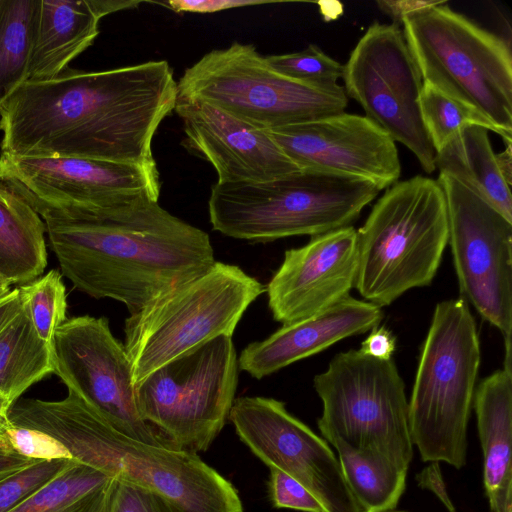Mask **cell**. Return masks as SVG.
<instances>
[{"label": "cell", "mask_w": 512, "mask_h": 512, "mask_svg": "<svg viewBox=\"0 0 512 512\" xmlns=\"http://www.w3.org/2000/svg\"><path fill=\"white\" fill-rule=\"evenodd\" d=\"M178 98L165 60L27 81L0 109L1 153L156 165L152 139Z\"/></svg>", "instance_id": "cell-1"}, {"label": "cell", "mask_w": 512, "mask_h": 512, "mask_svg": "<svg viewBox=\"0 0 512 512\" xmlns=\"http://www.w3.org/2000/svg\"><path fill=\"white\" fill-rule=\"evenodd\" d=\"M42 219L64 276L93 298L123 303L130 314L215 262L208 234L149 194Z\"/></svg>", "instance_id": "cell-2"}, {"label": "cell", "mask_w": 512, "mask_h": 512, "mask_svg": "<svg viewBox=\"0 0 512 512\" xmlns=\"http://www.w3.org/2000/svg\"><path fill=\"white\" fill-rule=\"evenodd\" d=\"M15 406L16 427L53 437L77 461L160 495L176 512H243L236 488L197 453L130 438L72 391Z\"/></svg>", "instance_id": "cell-3"}, {"label": "cell", "mask_w": 512, "mask_h": 512, "mask_svg": "<svg viewBox=\"0 0 512 512\" xmlns=\"http://www.w3.org/2000/svg\"><path fill=\"white\" fill-rule=\"evenodd\" d=\"M356 235L354 287L365 301L382 308L412 288L429 285L448 244L442 188L420 175L396 182Z\"/></svg>", "instance_id": "cell-4"}, {"label": "cell", "mask_w": 512, "mask_h": 512, "mask_svg": "<svg viewBox=\"0 0 512 512\" xmlns=\"http://www.w3.org/2000/svg\"><path fill=\"white\" fill-rule=\"evenodd\" d=\"M381 190L351 177L299 170L260 183L216 182L210 223L228 237L268 242L351 226Z\"/></svg>", "instance_id": "cell-5"}, {"label": "cell", "mask_w": 512, "mask_h": 512, "mask_svg": "<svg viewBox=\"0 0 512 512\" xmlns=\"http://www.w3.org/2000/svg\"><path fill=\"white\" fill-rule=\"evenodd\" d=\"M481 361L475 319L459 297L439 302L408 402L412 443L424 462L466 464L467 426Z\"/></svg>", "instance_id": "cell-6"}, {"label": "cell", "mask_w": 512, "mask_h": 512, "mask_svg": "<svg viewBox=\"0 0 512 512\" xmlns=\"http://www.w3.org/2000/svg\"><path fill=\"white\" fill-rule=\"evenodd\" d=\"M264 285L240 267L215 261L155 297L124 321V348L136 386L163 365L220 336L232 337Z\"/></svg>", "instance_id": "cell-7"}, {"label": "cell", "mask_w": 512, "mask_h": 512, "mask_svg": "<svg viewBox=\"0 0 512 512\" xmlns=\"http://www.w3.org/2000/svg\"><path fill=\"white\" fill-rule=\"evenodd\" d=\"M401 24L423 83L479 112L512 143V56L505 40L444 1Z\"/></svg>", "instance_id": "cell-8"}, {"label": "cell", "mask_w": 512, "mask_h": 512, "mask_svg": "<svg viewBox=\"0 0 512 512\" xmlns=\"http://www.w3.org/2000/svg\"><path fill=\"white\" fill-rule=\"evenodd\" d=\"M177 87V100L207 103L269 131L343 113L348 104L338 83L311 85L288 78L253 45L239 42L203 55L185 69Z\"/></svg>", "instance_id": "cell-9"}, {"label": "cell", "mask_w": 512, "mask_h": 512, "mask_svg": "<svg viewBox=\"0 0 512 512\" xmlns=\"http://www.w3.org/2000/svg\"><path fill=\"white\" fill-rule=\"evenodd\" d=\"M238 371L232 337H217L135 386L140 416L168 446L205 451L229 419Z\"/></svg>", "instance_id": "cell-10"}, {"label": "cell", "mask_w": 512, "mask_h": 512, "mask_svg": "<svg viewBox=\"0 0 512 512\" xmlns=\"http://www.w3.org/2000/svg\"><path fill=\"white\" fill-rule=\"evenodd\" d=\"M323 403L319 430L333 432L355 449L383 454L409 468L413 443L405 385L393 359L358 350L336 354L314 377Z\"/></svg>", "instance_id": "cell-11"}, {"label": "cell", "mask_w": 512, "mask_h": 512, "mask_svg": "<svg viewBox=\"0 0 512 512\" xmlns=\"http://www.w3.org/2000/svg\"><path fill=\"white\" fill-rule=\"evenodd\" d=\"M342 78L346 95L366 117L408 148L425 172H434L436 152L419 106L423 80L399 25L373 23L350 54Z\"/></svg>", "instance_id": "cell-12"}, {"label": "cell", "mask_w": 512, "mask_h": 512, "mask_svg": "<svg viewBox=\"0 0 512 512\" xmlns=\"http://www.w3.org/2000/svg\"><path fill=\"white\" fill-rule=\"evenodd\" d=\"M461 297L503 335L511 358L512 222L455 179L439 173Z\"/></svg>", "instance_id": "cell-13"}, {"label": "cell", "mask_w": 512, "mask_h": 512, "mask_svg": "<svg viewBox=\"0 0 512 512\" xmlns=\"http://www.w3.org/2000/svg\"><path fill=\"white\" fill-rule=\"evenodd\" d=\"M0 183L41 217L105 208L140 194L159 198L157 165L0 154Z\"/></svg>", "instance_id": "cell-14"}, {"label": "cell", "mask_w": 512, "mask_h": 512, "mask_svg": "<svg viewBox=\"0 0 512 512\" xmlns=\"http://www.w3.org/2000/svg\"><path fill=\"white\" fill-rule=\"evenodd\" d=\"M53 373L121 433L151 445L168 446L140 416L131 363L107 318L77 316L58 327Z\"/></svg>", "instance_id": "cell-15"}, {"label": "cell", "mask_w": 512, "mask_h": 512, "mask_svg": "<svg viewBox=\"0 0 512 512\" xmlns=\"http://www.w3.org/2000/svg\"><path fill=\"white\" fill-rule=\"evenodd\" d=\"M229 420L254 455L300 482L325 512H361L331 448L283 402L261 396L235 398Z\"/></svg>", "instance_id": "cell-16"}, {"label": "cell", "mask_w": 512, "mask_h": 512, "mask_svg": "<svg viewBox=\"0 0 512 512\" xmlns=\"http://www.w3.org/2000/svg\"><path fill=\"white\" fill-rule=\"evenodd\" d=\"M270 133L300 170L362 179L380 190L401 173L395 141L366 116L343 112Z\"/></svg>", "instance_id": "cell-17"}, {"label": "cell", "mask_w": 512, "mask_h": 512, "mask_svg": "<svg viewBox=\"0 0 512 512\" xmlns=\"http://www.w3.org/2000/svg\"><path fill=\"white\" fill-rule=\"evenodd\" d=\"M358 265L352 226L311 237L285 251L266 292L273 318L283 325L314 316L350 296Z\"/></svg>", "instance_id": "cell-18"}, {"label": "cell", "mask_w": 512, "mask_h": 512, "mask_svg": "<svg viewBox=\"0 0 512 512\" xmlns=\"http://www.w3.org/2000/svg\"><path fill=\"white\" fill-rule=\"evenodd\" d=\"M187 147L210 162L220 183L271 181L300 169L269 130L200 101L177 100Z\"/></svg>", "instance_id": "cell-19"}, {"label": "cell", "mask_w": 512, "mask_h": 512, "mask_svg": "<svg viewBox=\"0 0 512 512\" xmlns=\"http://www.w3.org/2000/svg\"><path fill=\"white\" fill-rule=\"evenodd\" d=\"M382 319L381 307L348 296L314 316L285 324L266 339L247 345L238 358L239 369L262 379L340 340L368 332Z\"/></svg>", "instance_id": "cell-20"}, {"label": "cell", "mask_w": 512, "mask_h": 512, "mask_svg": "<svg viewBox=\"0 0 512 512\" xmlns=\"http://www.w3.org/2000/svg\"><path fill=\"white\" fill-rule=\"evenodd\" d=\"M124 8L123 1L37 0L28 81L60 76L92 45L100 19Z\"/></svg>", "instance_id": "cell-21"}, {"label": "cell", "mask_w": 512, "mask_h": 512, "mask_svg": "<svg viewBox=\"0 0 512 512\" xmlns=\"http://www.w3.org/2000/svg\"><path fill=\"white\" fill-rule=\"evenodd\" d=\"M473 405L484 456V487L492 512H512V368L485 377Z\"/></svg>", "instance_id": "cell-22"}, {"label": "cell", "mask_w": 512, "mask_h": 512, "mask_svg": "<svg viewBox=\"0 0 512 512\" xmlns=\"http://www.w3.org/2000/svg\"><path fill=\"white\" fill-rule=\"evenodd\" d=\"M435 166L512 222L510 186L499 171L486 128H462L436 151Z\"/></svg>", "instance_id": "cell-23"}, {"label": "cell", "mask_w": 512, "mask_h": 512, "mask_svg": "<svg viewBox=\"0 0 512 512\" xmlns=\"http://www.w3.org/2000/svg\"><path fill=\"white\" fill-rule=\"evenodd\" d=\"M40 216L16 193L0 183V274L11 284L25 285L47 265Z\"/></svg>", "instance_id": "cell-24"}, {"label": "cell", "mask_w": 512, "mask_h": 512, "mask_svg": "<svg viewBox=\"0 0 512 512\" xmlns=\"http://www.w3.org/2000/svg\"><path fill=\"white\" fill-rule=\"evenodd\" d=\"M320 432L336 449L342 474L361 512L393 510L405 490L408 469L381 453L355 449L333 432Z\"/></svg>", "instance_id": "cell-25"}, {"label": "cell", "mask_w": 512, "mask_h": 512, "mask_svg": "<svg viewBox=\"0 0 512 512\" xmlns=\"http://www.w3.org/2000/svg\"><path fill=\"white\" fill-rule=\"evenodd\" d=\"M53 373V351L40 339L27 308L0 333V402L11 409L34 383Z\"/></svg>", "instance_id": "cell-26"}, {"label": "cell", "mask_w": 512, "mask_h": 512, "mask_svg": "<svg viewBox=\"0 0 512 512\" xmlns=\"http://www.w3.org/2000/svg\"><path fill=\"white\" fill-rule=\"evenodd\" d=\"M117 480L76 460L8 512H109Z\"/></svg>", "instance_id": "cell-27"}, {"label": "cell", "mask_w": 512, "mask_h": 512, "mask_svg": "<svg viewBox=\"0 0 512 512\" xmlns=\"http://www.w3.org/2000/svg\"><path fill=\"white\" fill-rule=\"evenodd\" d=\"M37 0H0V109L28 81Z\"/></svg>", "instance_id": "cell-28"}, {"label": "cell", "mask_w": 512, "mask_h": 512, "mask_svg": "<svg viewBox=\"0 0 512 512\" xmlns=\"http://www.w3.org/2000/svg\"><path fill=\"white\" fill-rule=\"evenodd\" d=\"M419 106L423 124L435 152L467 126H481L497 133L496 128L479 112L426 83L422 85Z\"/></svg>", "instance_id": "cell-29"}, {"label": "cell", "mask_w": 512, "mask_h": 512, "mask_svg": "<svg viewBox=\"0 0 512 512\" xmlns=\"http://www.w3.org/2000/svg\"><path fill=\"white\" fill-rule=\"evenodd\" d=\"M19 290L37 335L53 351L56 330L66 320V288L61 274L52 269Z\"/></svg>", "instance_id": "cell-30"}, {"label": "cell", "mask_w": 512, "mask_h": 512, "mask_svg": "<svg viewBox=\"0 0 512 512\" xmlns=\"http://www.w3.org/2000/svg\"><path fill=\"white\" fill-rule=\"evenodd\" d=\"M267 63L278 73L311 85L336 84L343 77L344 65L325 54L318 46L310 44L302 51L270 55Z\"/></svg>", "instance_id": "cell-31"}, {"label": "cell", "mask_w": 512, "mask_h": 512, "mask_svg": "<svg viewBox=\"0 0 512 512\" xmlns=\"http://www.w3.org/2000/svg\"><path fill=\"white\" fill-rule=\"evenodd\" d=\"M76 459L38 460L0 482V512H8L53 480Z\"/></svg>", "instance_id": "cell-32"}, {"label": "cell", "mask_w": 512, "mask_h": 512, "mask_svg": "<svg viewBox=\"0 0 512 512\" xmlns=\"http://www.w3.org/2000/svg\"><path fill=\"white\" fill-rule=\"evenodd\" d=\"M269 469V498L274 507L325 512L321 503L300 482L276 468Z\"/></svg>", "instance_id": "cell-33"}, {"label": "cell", "mask_w": 512, "mask_h": 512, "mask_svg": "<svg viewBox=\"0 0 512 512\" xmlns=\"http://www.w3.org/2000/svg\"><path fill=\"white\" fill-rule=\"evenodd\" d=\"M6 437L17 453L31 459H74L63 444L37 430L14 426L7 431Z\"/></svg>", "instance_id": "cell-34"}, {"label": "cell", "mask_w": 512, "mask_h": 512, "mask_svg": "<svg viewBox=\"0 0 512 512\" xmlns=\"http://www.w3.org/2000/svg\"><path fill=\"white\" fill-rule=\"evenodd\" d=\"M109 512H176L160 495L117 480Z\"/></svg>", "instance_id": "cell-35"}, {"label": "cell", "mask_w": 512, "mask_h": 512, "mask_svg": "<svg viewBox=\"0 0 512 512\" xmlns=\"http://www.w3.org/2000/svg\"><path fill=\"white\" fill-rule=\"evenodd\" d=\"M267 3L259 0H171L159 2L174 12L214 13L232 8H241Z\"/></svg>", "instance_id": "cell-36"}, {"label": "cell", "mask_w": 512, "mask_h": 512, "mask_svg": "<svg viewBox=\"0 0 512 512\" xmlns=\"http://www.w3.org/2000/svg\"><path fill=\"white\" fill-rule=\"evenodd\" d=\"M395 349L396 338L393 333L384 326H377L370 330L359 350L378 360H390Z\"/></svg>", "instance_id": "cell-37"}, {"label": "cell", "mask_w": 512, "mask_h": 512, "mask_svg": "<svg viewBox=\"0 0 512 512\" xmlns=\"http://www.w3.org/2000/svg\"><path fill=\"white\" fill-rule=\"evenodd\" d=\"M415 479L420 488L432 491L443 503L448 512H456V509L446 490L439 462H431V464L422 469L415 476Z\"/></svg>", "instance_id": "cell-38"}, {"label": "cell", "mask_w": 512, "mask_h": 512, "mask_svg": "<svg viewBox=\"0 0 512 512\" xmlns=\"http://www.w3.org/2000/svg\"><path fill=\"white\" fill-rule=\"evenodd\" d=\"M38 460L17 453L7 437L0 439V482L33 465Z\"/></svg>", "instance_id": "cell-39"}, {"label": "cell", "mask_w": 512, "mask_h": 512, "mask_svg": "<svg viewBox=\"0 0 512 512\" xmlns=\"http://www.w3.org/2000/svg\"><path fill=\"white\" fill-rule=\"evenodd\" d=\"M442 1H416V0H400V1H377L379 9L394 20V23H400L402 20L418 11L435 6Z\"/></svg>", "instance_id": "cell-40"}, {"label": "cell", "mask_w": 512, "mask_h": 512, "mask_svg": "<svg viewBox=\"0 0 512 512\" xmlns=\"http://www.w3.org/2000/svg\"><path fill=\"white\" fill-rule=\"evenodd\" d=\"M23 306V300L19 287L10 290L0 298V333L19 314Z\"/></svg>", "instance_id": "cell-41"}, {"label": "cell", "mask_w": 512, "mask_h": 512, "mask_svg": "<svg viewBox=\"0 0 512 512\" xmlns=\"http://www.w3.org/2000/svg\"><path fill=\"white\" fill-rule=\"evenodd\" d=\"M511 142L506 143V148L500 153H495V159L500 173L510 186L512 182V147Z\"/></svg>", "instance_id": "cell-42"}, {"label": "cell", "mask_w": 512, "mask_h": 512, "mask_svg": "<svg viewBox=\"0 0 512 512\" xmlns=\"http://www.w3.org/2000/svg\"><path fill=\"white\" fill-rule=\"evenodd\" d=\"M10 409L0 402V439L6 437V433L11 429L13 424L9 419Z\"/></svg>", "instance_id": "cell-43"}, {"label": "cell", "mask_w": 512, "mask_h": 512, "mask_svg": "<svg viewBox=\"0 0 512 512\" xmlns=\"http://www.w3.org/2000/svg\"><path fill=\"white\" fill-rule=\"evenodd\" d=\"M10 291V283L0 274V298Z\"/></svg>", "instance_id": "cell-44"}, {"label": "cell", "mask_w": 512, "mask_h": 512, "mask_svg": "<svg viewBox=\"0 0 512 512\" xmlns=\"http://www.w3.org/2000/svg\"><path fill=\"white\" fill-rule=\"evenodd\" d=\"M388 512H390V511H388ZM395 512H406V511H395Z\"/></svg>", "instance_id": "cell-45"}, {"label": "cell", "mask_w": 512, "mask_h": 512, "mask_svg": "<svg viewBox=\"0 0 512 512\" xmlns=\"http://www.w3.org/2000/svg\"><path fill=\"white\" fill-rule=\"evenodd\" d=\"M2 482V481H1Z\"/></svg>", "instance_id": "cell-46"}]
</instances>
